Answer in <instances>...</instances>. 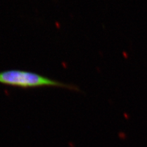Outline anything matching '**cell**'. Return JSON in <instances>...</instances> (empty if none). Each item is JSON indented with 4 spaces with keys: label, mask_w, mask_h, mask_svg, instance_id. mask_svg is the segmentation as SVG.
<instances>
[{
    "label": "cell",
    "mask_w": 147,
    "mask_h": 147,
    "mask_svg": "<svg viewBox=\"0 0 147 147\" xmlns=\"http://www.w3.org/2000/svg\"><path fill=\"white\" fill-rule=\"evenodd\" d=\"M0 84L22 88L55 86L79 91V88L76 85L52 80L37 73L20 70H9L0 72Z\"/></svg>",
    "instance_id": "obj_1"
}]
</instances>
